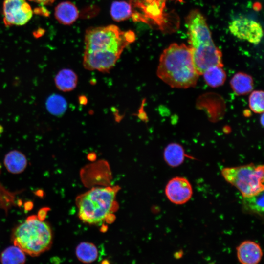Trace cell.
Wrapping results in <instances>:
<instances>
[{
    "mask_svg": "<svg viewBox=\"0 0 264 264\" xmlns=\"http://www.w3.org/2000/svg\"><path fill=\"white\" fill-rule=\"evenodd\" d=\"M3 22L5 26L22 25L33 16V10L26 0H4Z\"/></svg>",
    "mask_w": 264,
    "mask_h": 264,
    "instance_id": "cell-7",
    "label": "cell"
},
{
    "mask_svg": "<svg viewBox=\"0 0 264 264\" xmlns=\"http://www.w3.org/2000/svg\"><path fill=\"white\" fill-rule=\"evenodd\" d=\"M131 4L124 1L113 2L110 8V14L115 21L120 22L129 19L132 14Z\"/></svg>",
    "mask_w": 264,
    "mask_h": 264,
    "instance_id": "cell-20",
    "label": "cell"
},
{
    "mask_svg": "<svg viewBox=\"0 0 264 264\" xmlns=\"http://www.w3.org/2000/svg\"><path fill=\"white\" fill-rule=\"evenodd\" d=\"M236 251L237 258L241 264H258L263 255L260 245L252 241L242 242L237 246Z\"/></svg>",
    "mask_w": 264,
    "mask_h": 264,
    "instance_id": "cell-10",
    "label": "cell"
},
{
    "mask_svg": "<svg viewBox=\"0 0 264 264\" xmlns=\"http://www.w3.org/2000/svg\"><path fill=\"white\" fill-rule=\"evenodd\" d=\"M135 39L133 31H122L115 25L88 28L85 35L84 68L109 72Z\"/></svg>",
    "mask_w": 264,
    "mask_h": 264,
    "instance_id": "cell-1",
    "label": "cell"
},
{
    "mask_svg": "<svg viewBox=\"0 0 264 264\" xmlns=\"http://www.w3.org/2000/svg\"><path fill=\"white\" fill-rule=\"evenodd\" d=\"M78 82L77 74L71 69L64 68L60 70L54 78L56 88L63 92L73 90Z\"/></svg>",
    "mask_w": 264,
    "mask_h": 264,
    "instance_id": "cell-12",
    "label": "cell"
},
{
    "mask_svg": "<svg viewBox=\"0 0 264 264\" xmlns=\"http://www.w3.org/2000/svg\"><path fill=\"white\" fill-rule=\"evenodd\" d=\"M46 108L48 112L55 116L63 114L67 108L66 99L59 94L50 95L46 101Z\"/></svg>",
    "mask_w": 264,
    "mask_h": 264,
    "instance_id": "cell-21",
    "label": "cell"
},
{
    "mask_svg": "<svg viewBox=\"0 0 264 264\" xmlns=\"http://www.w3.org/2000/svg\"><path fill=\"white\" fill-rule=\"evenodd\" d=\"M118 186L94 187L76 198L78 216L84 223L99 225L111 222L118 205Z\"/></svg>",
    "mask_w": 264,
    "mask_h": 264,
    "instance_id": "cell-4",
    "label": "cell"
},
{
    "mask_svg": "<svg viewBox=\"0 0 264 264\" xmlns=\"http://www.w3.org/2000/svg\"><path fill=\"white\" fill-rule=\"evenodd\" d=\"M229 29L230 32L238 39L254 44H259L263 35L261 24L246 18L234 20L230 22Z\"/></svg>",
    "mask_w": 264,
    "mask_h": 264,
    "instance_id": "cell-8",
    "label": "cell"
},
{
    "mask_svg": "<svg viewBox=\"0 0 264 264\" xmlns=\"http://www.w3.org/2000/svg\"><path fill=\"white\" fill-rule=\"evenodd\" d=\"M206 83L210 87H218L224 83L226 75L222 66H213L208 67L202 74Z\"/></svg>",
    "mask_w": 264,
    "mask_h": 264,
    "instance_id": "cell-19",
    "label": "cell"
},
{
    "mask_svg": "<svg viewBox=\"0 0 264 264\" xmlns=\"http://www.w3.org/2000/svg\"><path fill=\"white\" fill-rule=\"evenodd\" d=\"M242 207L248 213L263 217L264 214V191L248 197H243Z\"/></svg>",
    "mask_w": 264,
    "mask_h": 264,
    "instance_id": "cell-18",
    "label": "cell"
},
{
    "mask_svg": "<svg viewBox=\"0 0 264 264\" xmlns=\"http://www.w3.org/2000/svg\"><path fill=\"white\" fill-rule=\"evenodd\" d=\"M25 253L16 245L8 246L1 252L0 261L1 264H24Z\"/></svg>",
    "mask_w": 264,
    "mask_h": 264,
    "instance_id": "cell-17",
    "label": "cell"
},
{
    "mask_svg": "<svg viewBox=\"0 0 264 264\" xmlns=\"http://www.w3.org/2000/svg\"><path fill=\"white\" fill-rule=\"evenodd\" d=\"M165 192L167 198L171 202L180 205L190 200L193 190L190 183L186 178L176 176L167 183Z\"/></svg>",
    "mask_w": 264,
    "mask_h": 264,
    "instance_id": "cell-9",
    "label": "cell"
},
{
    "mask_svg": "<svg viewBox=\"0 0 264 264\" xmlns=\"http://www.w3.org/2000/svg\"><path fill=\"white\" fill-rule=\"evenodd\" d=\"M42 5H50L52 4L55 0H29Z\"/></svg>",
    "mask_w": 264,
    "mask_h": 264,
    "instance_id": "cell-23",
    "label": "cell"
},
{
    "mask_svg": "<svg viewBox=\"0 0 264 264\" xmlns=\"http://www.w3.org/2000/svg\"><path fill=\"white\" fill-rule=\"evenodd\" d=\"M54 15L60 23L70 25L77 19L79 12L76 6L72 2L63 1L55 7Z\"/></svg>",
    "mask_w": 264,
    "mask_h": 264,
    "instance_id": "cell-11",
    "label": "cell"
},
{
    "mask_svg": "<svg viewBox=\"0 0 264 264\" xmlns=\"http://www.w3.org/2000/svg\"><path fill=\"white\" fill-rule=\"evenodd\" d=\"M233 91L238 95H244L250 92L253 88L252 77L245 73H236L230 81Z\"/></svg>",
    "mask_w": 264,
    "mask_h": 264,
    "instance_id": "cell-16",
    "label": "cell"
},
{
    "mask_svg": "<svg viewBox=\"0 0 264 264\" xmlns=\"http://www.w3.org/2000/svg\"><path fill=\"white\" fill-rule=\"evenodd\" d=\"M13 244L31 256H38L49 250L53 242L49 224L37 216L32 215L13 231Z\"/></svg>",
    "mask_w": 264,
    "mask_h": 264,
    "instance_id": "cell-5",
    "label": "cell"
},
{
    "mask_svg": "<svg viewBox=\"0 0 264 264\" xmlns=\"http://www.w3.org/2000/svg\"><path fill=\"white\" fill-rule=\"evenodd\" d=\"M157 69L158 77L173 88L196 86L199 75L193 65L189 47L173 43L162 52Z\"/></svg>",
    "mask_w": 264,
    "mask_h": 264,
    "instance_id": "cell-3",
    "label": "cell"
},
{
    "mask_svg": "<svg viewBox=\"0 0 264 264\" xmlns=\"http://www.w3.org/2000/svg\"><path fill=\"white\" fill-rule=\"evenodd\" d=\"M264 165L249 164L225 167L221 174L225 180L235 186L243 197L257 195L264 191Z\"/></svg>",
    "mask_w": 264,
    "mask_h": 264,
    "instance_id": "cell-6",
    "label": "cell"
},
{
    "mask_svg": "<svg viewBox=\"0 0 264 264\" xmlns=\"http://www.w3.org/2000/svg\"><path fill=\"white\" fill-rule=\"evenodd\" d=\"M4 163L9 172L19 174L25 169L27 161L25 156L22 153L17 150H13L6 154Z\"/></svg>",
    "mask_w": 264,
    "mask_h": 264,
    "instance_id": "cell-13",
    "label": "cell"
},
{
    "mask_svg": "<svg viewBox=\"0 0 264 264\" xmlns=\"http://www.w3.org/2000/svg\"><path fill=\"white\" fill-rule=\"evenodd\" d=\"M264 93L262 90L253 91L249 96V106L256 113H263L264 109Z\"/></svg>",
    "mask_w": 264,
    "mask_h": 264,
    "instance_id": "cell-22",
    "label": "cell"
},
{
    "mask_svg": "<svg viewBox=\"0 0 264 264\" xmlns=\"http://www.w3.org/2000/svg\"><path fill=\"white\" fill-rule=\"evenodd\" d=\"M77 259L84 264H90L96 260L98 257V250L93 243L83 242L79 243L75 249Z\"/></svg>",
    "mask_w": 264,
    "mask_h": 264,
    "instance_id": "cell-14",
    "label": "cell"
},
{
    "mask_svg": "<svg viewBox=\"0 0 264 264\" xmlns=\"http://www.w3.org/2000/svg\"><path fill=\"white\" fill-rule=\"evenodd\" d=\"M164 158L169 166L176 167L181 165L184 160L185 154L183 147L176 143L168 145L164 151Z\"/></svg>",
    "mask_w": 264,
    "mask_h": 264,
    "instance_id": "cell-15",
    "label": "cell"
},
{
    "mask_svg": "<svg viewBox=\"0 0 264 264\" xmlns=\"http://www.w3.org/2000/svg\"><path fill=\"white\" fill-rule=\"evenodd\" d=\"M189 47L195 68L199 75L213 66H223L222 53L214 44L206 20L194 9L186 18Z\"/></svg>",
    "mask_w": 264,
    "mask_h": 264,
    "instance_id": "cell-2",
    "label": "cell"
}]
</instances>
